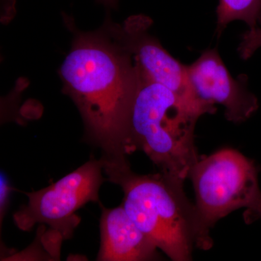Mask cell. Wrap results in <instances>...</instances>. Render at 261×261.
<instances>
[{
  "label": "cell",
  "mask_w": 261,
  "mask_h": 261,
  "mask_svg": "<svg viewBox=\"0 0 261 261\" xmlns=\"http://www.w3.org/2000/svg\"><path fill=\"white\" fill-rule=\"evenodd\" d=\"M187 68L197 97L210 104L221 105L228 121L243 123L258 109V99L248 88L247 75L233 78L216 48L206 49Z\"/></svg>",
  "instance_id": "7"
},
{
  "label": "cell",
  "mask_w": 261,
  "mask_h": 261,
  "mask_svg": "<svg viewBox=\"0 0 261 261\" xmlns=\"http://www.w3.org/2000/svg\"><path fill=\"white\" fill-rule=\"evenodd\" d=\"M80 33L61 68L65 93L76 105L105 163H129L130 120L140 83L134 57L116 37Z\"/></svg>",
  "instance_id": "1"
},
{
  "label": "cell",
  "mask_w": 261,
  "mask_h": 261,
  "mask_svg": "<svg viewBox=\"0 0 261 261\" xmlns=\"http://www.w3.org/2000/svg\"><path fill=\"white\" fill-rule=\"evenodd\" d=\"M152 20L145 15L130 17L123 27L114 29V36L134 57L142 74L167 87L207 114L216 112V105L201 100L192 88L187 65L173 58L161 42L151 35Z\"/></svg>",
  "instance_id": "6"
},
{
  "label": "cell",
  "mask_w": 261,
  "mask_h": 261,
  "mask_svg": "<svg viewBox=\"0 0 261 261\" xmlns=\"http://www.w3.org/2000/svg\"><path fill=\"white\" fill-rule=\"evenodd\" d=\"M102 160H90L50 186L27 193L29 201L14 214L15 224L29 231L37 224H47L68 238L69 226L76 223L75 212L89 202L99 201L105 181Z\"/></svg>",
  "instance_id": "5"
},
{
  "label": "cell",
  "mask_w": 261,
  "mask_h": 261,
  "mask_svg": "<svg viewBox=\"0 0 261 261\" xmlns=\"http://www.w3.org/2000/svg\"><path fill=\"white\" fill-rule=\"evenodd\" d=\"M261 48V28L248 29L242 36L238 53L244 61L250 59L257 49Z\"/></svg>",
  "instance_id": "10"
},
{
  "label": "cell",
  "mask_w": 261,
  "mask_h": 261,
  "mask_svg": "<svg viewBox=\"0 0 261 261\" xmlns=\"http://www.w3.org/2000/svg\"><path fill=\"white\" fill-rule=\"evenodd\" d=\"M103 168L108 181L121 187L123 208L156 247L173 261L192 260L197 218L184 184L161 173L137 174L129 164Z\"/></svg>",
  "instance_id": "3"
},
{
  "label": "cell",
  "mask_w": 261,
  "mask_h": 261,
  "mask_svg": "<svg viewBox=\"0 0 261 261\" xmlns=\"http://www.w3.org/2000/svg\"><path fill=\"white\" fill-rule=\"evenodd\" d=\"M99 1L102 2V3H105L106 5H114L117 3L118 0H99Z\"/></svg>",
  "instance_id": "12"
},
{
  "label": "cell",
  "mask_w": 261,
  "mask_h": 261,
  "mask_svg": "<svg viewBox=\"0 0 261 261\" xmlns=\"http://www.w3.org/2000/svg\"><path fill=\"white\" fill-rule=\"evenodd\" d=\"M11 187L10 186L7 178L3 173H1V180H0V218H1V224L3 219H4L6 209L9 202V197Z\"/></svg>",
  "instance_id": "11"
},
{
  "label": "cell",
  "mask_w": 261,
  "mask_h": 261,
  "mask_svg": "<svg viewBox=\"0 0 261 261\" xmlns=\"http://www.w3.org/2000/svg\"><path fill=\"white\" fill-rule=\"evenodd\" d=\"M258 172L254 161L234 149H221L199 159L189 176L195 195L196 247L212 248L211 230L233 211L245 209L247 224L261 221Z\"/></svg>",
  "instance_id": "4"
},
{
  "label": "cell",
  "mask_w": 261,
  "mask_h": 261,
  "mask_svg": "<svg viewBox=\"0 0 261 261\" xmlns=\"http://www.w3.org/2000/svg\"><path fill=\"white\" fill-rule=\"evenodd\" d=\"M216 15L218 38L233 20L245 22L249 29L257 28L261 25V0H219Z\"/></svg>",
  "instance_id": "9"
},
{
  "label": "cell",
  "mask_w": 261,
  "mask_h": 261,
  "mask_svg": "<svg viewBox=\"0 0 261 261\" xmlns=\"http://www.w3.org/2000/svg\"><path fill=\"white\" fill-rule=\"evenodd\" d=\"M139 71L130 120L132 149L143 151L163 176L185 184L200 159L195 147L196 123L207 113Z\"/></svg>",
  "instance_id": "2"
},
{
  "label": "cell",
  "mask_w": 261,
  "mask_h": 261,
  "mask_svg": "<svg viewBox=\"0 0 261 261\" xmlns=\"http://www.w3.org/2000/svg\"><path fill=\"white\" fill-rule=\"evenodd\" d=\"M101 245L97 260L147 261L159 257L158 248L132 221L122 205L102 207Z\"/></svg>",
  "instance_id": "8"
}]
</instances>
